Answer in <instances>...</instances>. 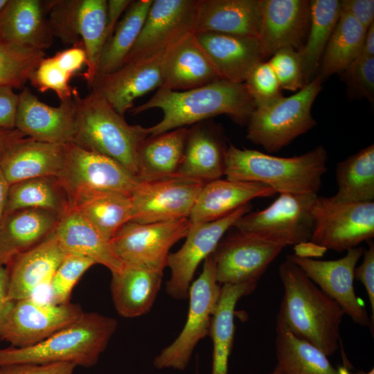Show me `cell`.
<instances>
[{
	"mask_svg": "<svg viewBox=\"0 0 374 374\" xmlns=\"http://www.w3.org/2000/svg\"><path fill=\"white\" fill-rule=\"evenodd\" d=\"M327 161L328 152L322 145L299 156L280 157L230 144L224 175L230 180L261 183L276 193L317 194Z\"/></svg>",
	"mask_w": 374,
	"mask_h": 374,
	"instance_id": "3957f363",
	"label": "cell"
},
{
	"mask_svg": "<svg viewBox=\"0 0 374 374\" xmlns=\"http://www.w3.org/2000/svg\"><path fill=\"white\" fill-rule=\"evenodd\" d=\"M195 35L222 80L244 83L254 66L265 60L258 38L218 33Z\"/></svg>",
	"mask_w": 374,
	"mask_h": 374,
	"instance_id": "603a6c76",
	"label": "cell"
},
{
	"mask_svg": "<svg viewBox=\"0 0 374 374\" xmlns=\"http://www.w3.org/2000/svg\"><path fill=\"white\" fill-rule=\"evenodd\" d=\"M310 240L337 252L355 248L374 237V202H348L317 196Z\"/></svg>",
	"mask_w": 374,
	"mask_h": 374,
	"instance_id": "8fae6325",
	"label": "cell"
},
{
	"mask_svg": "<svg viewBox=\"0 0 374 374\" xmlns=\"http://www.w3.org/2000/svg\"><path fill=\"white\" fill-rule=\"evenodd\" d=\"M8 0H0V13L7 4Z\"/></svg>",
	"mask_w": 374,
	"mask_h": 374,
	"instance_id": "6125c7cd",
	"label": "cell"
},
{
	"mask_svg": "<svg viewBox=\"0 0 374 374\" xmlns=\"http://www.w3.org/2000/svg\"><path fill=\"white\" fill-rule=\"evenodd\" d=\"M112 275V301L121 317L134 318L150 310L161 286L163 271L125 264L121 271Z\"/></svg>",
	"mask_w": 374,
	"mask_h": 374,
	"instance_id": "1f68e13d",
	"label": "cell"
},
{
	"mask_svg": "<svg viewBox=\"0 0 374 374\" xmlns=\"http://www.w3.org/2000/svg\"><path fill=\"white\" fill-rule=\"evenodd\" d=\"M283 249L238 231L222 238L211 254L216 280L220 285L258 283Z\"/></svg>",
	"mask_w": 374,
	"mask_h": 374,
	"instance_id": "5bb4252c",
	"label": "cell"
},
{
	"mask_svg": "<svg viewBox=\"0 0 374 374\" xmlns=\"http://www.w3.org/2000/svg\"><path fill=\"white\" fill-rule=\"evenodd\" d=\"M322 82L317 75L294 94L256 107L247 122V139L274 152L311 130L317 123L311 109Z\"/></svg>",
	"mask_w": 374,
	"mask_h": 374,
	"instance_id": "8992f818",
	"label": "cell"
},
{
	"mask_svg": "<svg viewBox=\"0 0 374 374\" xmlns=\"http://www.w3.org/2000/svg\"><path fill=\"white\" fill-rule=\"evenodd\" d=\"M15 304L8 299V274L6 267L0 265V340Z\"/></svg>",
	"mask_w": 374,
	"mask_h": 374,
	"instance_id": "db71d44e",
	"label": "cell"
},
{
	"mask_svg": "<svg viewBox=\"0 0 374 374\" xmlns=\"http://www.w3.org/2000/svg\"><path fill=\"white\" fill-rule=\"evenodd\" d=\"M296 247V253L294 255L300 257L312 258L313 256H320L327 250L319 245H317L311 241L297 244Z\"/></svg>",
	"mask_w": 374,
	"mask_h": 374,
	"instance_id": "6f0895ef",
	"label": "cell"
},
{
	"mask_svg": "<svg viewBox=\"0 0 374 374\" xmlns=\"http://www.w3.org/2000/svg\"><path fill=\"white\" fill-rule=\"evenodd\" d=\"M75 114L74 96L52 107L24 87L19 94L15 129L38 141L61 145L73 143Z\"/></svg>",
	"mask_w": 374,
	"mask_h": 374,
	"instance_id": "ffe728a7",
	"label": "cell"
},
{
	"mask_svg": "<svg viewBox=\"0 0 374 374\" xmlns=\"http://www.w3.org/2000/svg\"><path fill=\"white\" fill-rule=\"evenodd\" d=\"M364 249L357 247L346 251L337 260H319L294 254L286 258L297 265L326 294L335 300L356 323L368 327L373 335V326L363 303L355 292L354 272L363 256Z\"/></svg>",
	"mask_w": 374,
	"mask_h": 374,
	"instance_id": "2e32d148",
	"label": "cell"
},
{
	"mask_svg": "<svg viewBox=\"0 0 374 374\" xmlns=\"http://www.w3.org/2000/svg\"><path fill=\"white\" fill-rule=\"evenodd\" d=\"M44 55V51L19 46L0 37V87H24Z\"/></svg>",
	"mask_w": 374,
	"mask_h": 374,
	"instance_id": "b9f144b4",
	"label": "cell"
},
{
	"mask_svg": "<svg viewBox=\"0 0 374 374\" xmlns=\"http://www.w3.org/2000/svg\"><path fill=\"white\" fill-rule=\"evenodd\" d=\"M244 84L256 108L283 96L277 77L268 62H260L251 70Z\"/></svg>",
	"mask_w": 374,
	"mask_h": 374,
	"instance_id": "bcb514c9",
	"label": "cell"
},
{
	"mask_svg": "<svg viewBox=\"0 0 374 374\" xmlns=\"http://www.w3.org/2000/svg\"><path fill=\"white\" fill-rule=\"evenodd\" d=\"M340 2L341 11L351 15L366 30L374 23L373 0H344Z\"/></svg>",
	"mask_w": 374,
	"mask_h": 374,
	"instance_id": "f5cc1de1",
	"label": "cell"
},
{
	"mask_svg": "<svg viewBox=\"0 0 374 374\" xmlns=\"http://www.w3.org/2000/svg\"><path fill=\"white\" fill-rule=\"evenodd\" d=\"M363 260L361 265L355 267L354 277L359 280L366 291L371 310V321L374 326V243L368 241V247L364 250Z\"/></svg>",
	"mask_w": 374,
	"mask_h": 374,
	"instance_id": "681fc988",
	"label": "cell"
},
{
	"mask_svg": "<svg viewBox=\"0 0 374 374\" xmlns=\"http://www.w3.org/2000/svg\"><path fill=\"white\" fill-rule=\"evenodd\" d=\"M48 24L54 37L63 43L82 42L87 69L82 76L91 87L105 44L106 0H55L45 1Z\"/></svg>",
	"mask_w": 374,
	"mask_h": 374,
	"instance_id": "52a82bcc",
	"label": "cell"
},
{
	"mask_svg": "<svg viewBox=\"0 0 374 374\" xmlns=\"http://www.w3.org/2000/svg\"><path fill=\"white\" fill-rule=\"evenodd\" d=\"M65 145L29 137L12 145L0 155V167L10 186L28 179L57 177L64 164Z\"/></svg>",
	"mask_w": 374,
	"mask_h": 374,
	"instance_id": "4316f807",
	"label": "cell"
},
{
	"mask_svg": "<svg viewBox=\"0 0 374 374\" xmlns=\"http://www.w3.org/2000/svg\"><path fill=\"white\" fill-rule=\"evenodd\" d=\"M227 146L213 124L200 122L188 129L176 176L207 183L224 175Z\"/></svg>",
	"mask_w": 374,
	"mask_h": 374,
	"instance_id": "d4e9b609",
	"label": "cell"
},
{
	"mask_svg": "<svg viewBox=\"0 0 374 374\" xmlns=\"http://www.w3.org/2000/svg\"><path fill=\"white\" fill-rule=\"evenodd\" d=\"M132 1L131 0L107 1L105 43L113 35L122 15L125 12Z\"/></svg>",
	"mask_w": 374,
	"mask_h": 374,
	"instance_id": "11a10c76",
	"label": "cell"
},
{
	"mask_svg": "<svg viewBox=\"0 0 374 374\" xmlns=\"http://www.w3.org/2000/svg\"><path fill=\"white\" fill-rule=\"evenodd\" d=\"M260 17V0H199L193 33L258 38Z\"/></svg>",
	"mask_w": 374,
	"mask_h": 374,
	"instance_id": "83f0119b",
	"label": "cell"
},
{
	"mask_svg": "<svg viewBox=\"0 0 374 374\" xmlns=\"http://www.w3.org/2000/svg\"><path fill=\"white\" fill-rule=\"evenodd\" d=\"M196 374H199V373L197 371Z\"/></svg>",
	"mask_w": 374,
	"mask_h": 374,
	"instance_id": "e7e4bbea",
	"label": "cell"
},
{
	"mask_svg": "<svg viewBox=\"0 0 374 374\" xmlns=\"http://www.w3.org/2000/svg\"><path fill=\"white\" fill-rule=\"evenodd\" d=\"M190 226L188 218L148 224L129 222L110 244L124 264L163 271L171 247L186 236Z\"/></svg>",
	"mask_w": 374,
	"mask_h": 374,
	"instance_id": "7c38bea8",
	"label": "cell"
},
{
	"mask_svg": "<svg viewBox=\"0 0 374 374\" xmlns=\"http://www.w3.org/2000/svg\"><path fill=\"white\" fill-rule=\"evenodd\" d=\"M221 288L215 278L211 255L204 260L200 275L190 286L189 309L184 328L175 341L154 357L155 368L181 371L187 368L197 344L209 335Z\"/></svg>",
	"mask_w": 374,
	"mask_h": 374,
	"instance_id": "ba28073f",
	"label": "cell"
},
{
	"mask_svg": "<svg viewBox=\"0 0 374 374\" xmlns=\"http://www.w3.org/2000/svg\"><path fill=\"white\" fill-rule=\"evenodd\" d=\"M278 275L283 296L276 324L328 357L334 355L341 344L340 326L346 315L342 308L287 258Z\"/></svg>",
	"mask_w": 374,
	"mask_h": 374,
	"instance_id": "6da1fadb",
	"label": "cell"
},
{
	"mask_svg": "<svg viewBox=\"0 0 374 374\" xmlns=\"http://www.w3.org/2000/svg\"><path fill=\"white\" fill-rule=\"evenodd\" d=\"M337 191L334 197L348 202L374 199V145L365 147L338 163Z\"/></svg>",
	"mask_w": 374,
	"mask_h": 374,
	"instance_id": "60d3db41",
	"label": "cell"
},
{
	"mask_svg": "<svg viewBox=\"0 0 374 374\" xmlns=\"http://www.w3.org/2000/svg\"><path fill=\"white\" fill-rule=\"evenodd\" d=\"M268 374H282L279 368L276 366L274 369Z\"/></svg>",
	"mask_w": 374,
	"mask_h": 374,
	"instance_id": "be15d7a7",
	"label": "cell"
},
{
	"mask_svg": "<svg viewBox=\"0 0 374 374\" xmlns=\"http://www.w3.org/2000/svg\"><path fill=\"white\" fill-rule=\"evenodd\" d=\"M199 0H153L123 64L164 52L194 31Z\"/></svg>",
	"mask_w": 374,
	"mask_h": 374,
	"instance_id": "e0dca14e",
	"label": "cell"
},
{
	"mask_svg": "<svg viewBox=\"0 0 374 374\" xmlns=\"http://www.w3.org/2000/svg\"><path fill=\"white\" fill-rule=\"evenodd\" d=\"M116 328L117 321L112 317L84 312L73 323L36 344L0 349V367L60 362L91 367L98 362Z\"/></svg>",
	"mask_w": 374,
	"mask_h": 374,
	"instance_id": "5b68a950",
	"label": "cell"
},
{
	"mask_svg": "<svg viewBox=\"0 0 374 374\" xmlns=\"http://www.w3.org/2000/svg\"><path fill=\"white\" fill-rule=\"evenodd\" d=\"M256 286V283L222 285L208 335L213 341L211 374H228L235 335V308L238 301L251 294Z\"/></svg>",
	"mask_w": 374,
	"mask_h": 374,
	"instance_id": "836d02e7",
	"label": "cell"
},
{
	"mask_svg": "<svg viewBox=\"0 0 374 374\" xmlns=\"http://www.w3.org/2000/svg\"><path fill=\"white\" fill-rule=\"evenodd\" d=\"M76 366L72 363H19L2 366L0 374H73Z\"/></svg>",
	"mask_w": 374,
	"mask_h": 374,
	"instance_id": "c3c4849f",
	"label": "cell"
},
{
	"mask_svg": "<svg viewBox=\"0 0 374 374\" xmlns=\"http://www.w3.org/2000/svg\"><path fill=\"white\" fill-rule=\"evenodd\" d=\"M359 55L374 57V23L367 28Z\"/></svg>",
	"mask_w": 374,
	"mask_h": 374,
	"instance_id": "680465c9",
	"label": "cell"
},
{
	"mask_svg": "<svg viewBox=\"0 0 374 374\" xmlns=\"http://www.w3.org/2000/svg\"><path fill=\"white\" fill-rule=\"evenodd\" d=\"M153 108L163 112L162 119L147 127L148 136L195 125L225 114L239 124L247 123L256 105L244 83L218 80L185 91L158 89L145 103L130 110L138 114Z\"/></svg>",
	"mask_w": 374,
	"mask_h": 374,
	"instance_id": "7a4b0ae2",
	"label": "cell"
},
{
	"mask_svg": "<svg viewBox=\"0 0 374 374\" xmlns=\"http://www.w3.org/2000/svg\"><path fill=\"white\" fill-rule=\"evenodd\" d=\"M57 178L69 197L70 206L79 197L99 192L130 197L140 183L116 161L73 143L65 145L64 164Z\"/></svg>",
	"mask_w": 374,
	"mask_h": 374,
	"instance_id": "30bf717a",
	"label": "cell"
},
{
	"mask_svg": "<svg viewBox=\"0 0 374 374\" xmlns=\"http://www.w3.org/2000/svg\"><path fill=\"white\" fill-rule=\"evenodd\" d=\"M66 255L54 231L37 245L14 257L6 265L8 299L17 301L34 297L41 287H49Z\"/></svg>",
	"mask_w": 374,
	"mask_h": 374,
	"instance_id": "7402d4cb",
	"label": "cell"
},
{
	"mask_svg": "<svg viewBox=\"0 0 374 374\" xmlns=\"http://www.w3.org/2000/svg\"><path fill=\"white\" fill-rule=\"evenodd\" d=\"M152 1L136 0L130 4L103 47L93 85L123 65L141 33Z\"/></svg>",
	"mask_w": 374,
	"mask_h": 374,
	"instance_id": "d590c367",
	"label": "cell"
},
{
	"mask_svg": "<svg viewBox=\"0 0 374 374\" xmlns=\"http://www.w3.org/2000/svg\"><path fill=\"white\" fill-rule=\"evenodd\" d=\"M24 137L26 136L17 129L0 128V155Z\"/></svg>",
	"mask_w": 374,
	"mask_h": 374,
	"instance_id": "9f6ffc18",
	"label": "cell"
},
{
	"mask_svg": "<svg viewBox=\"0 0 374 374\" xmlns=\"http://www.w3.org/2000/svg\"><path fill=\"white\" fill-rule=\"evenodd\" d=\"M350 374H374V370H373V368H372L371 370H370L368 372H366L365 371H363V370H359V371H357L356 372H353V373L350 372Z\"/></svg>",
	"mask_w": 374,
	"mask_h": 374,
	"instance_id": "94428289",
	"label": "cell"
},
{
	"mask_svg": "<svg viewBox=\"0 0 374 374\" xmlns=\"http://www.w3.org/2000/svg\"><path fill=\"white\" fill-rule=\"evenodd\" d=\"M71 76L62 70L53 57H44L30 77L32 85L40 92L53 90L60 102L73 98L75 89L69 82Z\"/></svg>",
	"mask_w": 374,
	"mask_h": 374,
	"instance_id": "ee69618b",
	"label": "cell"
},
{
	"mask_svg": "<svg viewBox=\"0 0 374 374\" xmlns=\"http://www.w3.org/2000/svg\"><path fill=\"white\" fill-rule=\"evenodd\" d=\"M55 236L66 253L89 258L112 274L121 271L124 262L107 240L80 212L70 208L59 220Z\"/></svg>",
	"mask_w": 374,
	"mask_h": 374,
	"instance_id": "4dcf8cb0",
	"label": "cell"
},
{
	"mask_svg": "<svg viewBox=\"0 0 374 374\" xmlns=\"http://www.w3.org/2000/svg\"><path fill=\"white\" fill-rule=\"evenodd\" d=\"M163 53L123 64L91 87L121 116L133 108L134 100L163 85Z\"/></svg>",
	"mask_w": 374,
	"mask_h": 374,
	"instance_id": "44dd1931",
	"label": "cell"
},
{
	"mask_svg": "<svg viewBox=\"0 0 374 374\" xmlns=\"http://www.w3.org/2000/svg\"><path fill=\"white\" fill-rule=\"evenodd\" d=\"M78 304H55L34 297L15 301L2 340L22 348L36 344L71 325L84 313Z\"/></svg>",
	"mask_w": 374,
	"mask_h": 374,
	"instance_id": "ac0fdd59",
	"label": "cell"
},
{
	"mask_svg": "<svg viewBox=\"0 0 374 374\" xmlns=\"http://www.w3.org/2000/svg\"><path fill=\"white\" fill-rule=\"evenodd\" d=\"M205 184L178 176L140 181L130 196V222L148 224L189 218Z\"/></svg>",
	"mask_w": 374,
	"mask_h": 374,
	"instance_id": "4fadbf2b",
	"label": "cell"
},
{
	"mask_svg": "<svg viewBox=\"0 0 374 374\" xmlns=\"http://www.w3.org/2000/svg\"><path fill=\"white\" fill-rule=\"evenodd\" d=\"M275 194L271 188L261 183L228 179L211 181L201 190L188 219L191 224L215 221L249 204L255 198Z\"/></svg>",
	"mask_w": 374,
	"mask_h": 374,
	"instance_id": "484cf974",
	"label": "cell"
},
{
	"mask_svg": "<svg viewBox=\"0 0 374 374\" xmlns=\"http://www.w3.org/2000/svg\"><path fill=\"white\" fill-rule=\"evenodd\" d=\"M60 217L39 208L4 214L0 223V265L37 245L54 233Z\"/></svg>",
	"mask_w": 374,
	"mask_h": 374,
	"instance_id": "f546056e",
	"label": "cell"
},
{
	"mask_svg": "<svg viewBox=\"0 0 374 374\" xmlns=\"http://www.w3.org/2000/svg\"><path fill=\"white\" fill-rule=\"evenodd\" d=\"M250 204L237 209L219 220L191 224L181 247L170 253L168 266L170 278L166 282V292L175 299L188 298L194 274L199 264L211 256L226 232L235 222L251 210Z\"/></svg>",
	"mask_w": 374,
	"mask_h": 374,
	"instance_id": "9a60e30c",
	"label": "cell"
},
{
	"mask_svg": "<svg viewBox=\"0 0 374 374\" xmlns=\"http://www.w3.org/2000/svg\"><path fill=\"white\" fill-rule=\"evenodd\" d=\"M23 208L46 210L61 218L71 206L59 179L56 177H44L10 186L4 214Z\"/></svg>",
	"mask_w": 374,
	"mask_h": 374,
	"instance_id": "8d00e7d4",
	"label": "cell"
},
{
	"mask_svg": "<svg viewBox=\"0 0 374 374\" xmlns=\"http://www.w3.org/2000/svg\"><path fill=\"white\" fill-rule=\"evenodd\" d=\"M276 366L282 374H350V368H335L319 348L276 325Z\"/></svg>",
	"mask_w": 374,
	"mask_h": 374,
	"instance_id": "e575fe53",
	"label": "cell"
},
{
	"mask_svg": "<svg viewBox=\"0 0 374 374\" xmlns=\"http://www.w3.org/2000/svg\"><path fill=\"white\" fill-rule=\"evenodd\" d=\"M307 38L298 51L308 84L319 69L322 55L341 15L339 0H312Z\"/></svg>",
	"mask_w": 374,
	"mask_h": 374,
	"instance_id": "74e56055",
	"label": "cell"
},
{
	"mask_svg": "<svg viewBox=\"0 0 374 374\" xmlns=\"http://www.w3.org/2000/svg\"><path fill=\"white\" fill-rule=\"evenodd\" d=\"M73 143L109 157L137 177L138 152L148 136L147 127L130 125L97 93L80 98L75 92Z\"/></svg>",
	"mask_w": 374,
	"mask_h": 374,
	"instance_id": "277c9868",
	"label": "cell"
},
{
	"mask_svg": "<svg viewBox=\"0 0 374 374\" xmlns=\"http://www.w3.org/2000/svg\"><path fill=\"white\" fill-rule=\"evenodd\" d=\"M19 94L10 87H0V128L15 129Z\"/></svg>",
	"mask_w": 374,
	"mask_h": 374,
	"instance_id": "816d5d0a",
	"label": "cell"
},
{
	"mask_svg": "<svg viewBox=\"0 0 374 374\" xmlns=\"http://www.w3.org/2000/svg\"><path fill=\"white\" fill-rule=\"evenodd\" d=\"M10 184L0 167V223L5 213Z\"/></svg>",
	"mask_w": 374,
	"mask_h": 374,
	"instance_id": "91938a15",
	"label": "cell"
},
{
	"mask_svg": "<svg viewBox=\"0 0 374 374\" xmlns=\"http://www.w3.org/2000/svg\"><path fill=\"white\" fill-rule=\"evenodd\" d=\"M161 73V87L173 91L188 90L221 79L193 32L163 52Z\"/></svg>",
	"mask_w": 374,
	"mask_h": 374,
	"instance_id": "cb8c5ba5",
	"label": "cell"
},
{
	"mask_svg": "<svg viewBox=\"0 0 374 374\" xmlns=\"http://www.w3.org/2000/svg\"><path fill=\"white\" fill-rule=\"evenodd\" d=\"M71 208L80 212L109 241L132 218L130 197L116 193L82 196L71 204Z\"/></svg>",
	"mask_w": 374,
	"mask_h": 374,
	"instance_id": "f35d334b",
	"label": "cell"
},
{
	"mask_svg": "<svg viewBox=\"0 0 374 374\" xmlns=\"http://www.w3.org/2000/svg\"><path fill=\"white\" fill-rule=\"evenodd\" d=\"M317 196L279 193L269 206L244 214L233 226L283 248L310 241L314 226L312 207Z\"/></svg>",
	"mask_w": 374,
	"mask_h": 374,
	"instance_id": "9c48e42d",
	"label": "cell"
},
{
	"mask_svg": "<svg viewBox=\"0 0 374 374\" xmlns=\"http://www.w3.org/2000/svg\"><path fill=\"white\" fill-rule=\"evenodd\" d=\"M341 73L350 91L373 103L374 57L359 55Z\"/></svg>",
	"mask_w": 374,
	"mask_h": 374,
	"instance_id": "7dc6e473",
	"label": "cell"
},
{
	"mask_svg": "<svg viewBox=\"0 0 374 374\" xmlns=\"http://www.w3.org/2000/svg\"><path fill=\"white\" fill-rule=\"evenodd\" d=\"M281 89L296 91L307 83L299 51L292 47L277 51L268 61Z\"/></svg>",
	"mask_w": 374,
	"mask_h": 374,
	"instance_id": "f6af8a7d",
	"label": "cell"
},
{
	"mask_svg": "<svg viewBox=\"0 0 374 374\" xmlns=\"http://www.w3.org/2000/svg\"><path fill=\"white\" fill-rule=\"evenodd\" d=\"M96 262L91 259L66 253L51 279L49 301L55 304L69 303L72 290L81 276Z\"/></svg>",
	"mask_w": 374,
	"mask_h": 374,
	"instance_id": "7bdbcfd3",
	"label": "cell"
},
{
	"mask_svg": "<svg viewBox=\"0 0 374 374\" xmlns=\"http://www.w3.org/2000/svg\"><path fill=\"white\" fill-rule=\"evenodd\" d=\"M188 128L180 127L148 136L138 152L140 181L176 176L181 162Z\"/></svg>",
	"mask_w": 374,
	"mask_h": 374,
	"instance_id": "d6a6232c",
	"label": "cell"
},
{
	"mask_svg": "<svg viewBox=\"0 0 374 374\" xmlns=\"http://www.w3.org/2000/svg\"><path fill=\"white\" fill-rule=\"evenodd\" d=\"M46 12L43 1L8 0L0 13V37L19 46L44 51L54 38Z\"/></svg>",
	"mask_w": 374,
	"mask_h": 374,
	"instance_id": "f1b7e54d",
	"label": "cell"
},
{
	"mask_svg": "<svg viewBox=\"0 0 374 374\" xmlns=\"http://www.w3.org/2000/svg\"><path fill=\"white\" fill-rule=\"evenodd\" d=\"M260 7L258 39L264 60L285 47L299 51L310 28V1L260 0Z\"/></svg>",
	"mask_w": 374,
	"mask_h": 374,
	"instance_id": "d6986e66",
	"label": "cell"
},
{
	"mask_svg": "<svg viewBox=\"0 0 374 374\" xmlns=\"http://www.w3.org/2000/svg\"><path fill=\"white\" fill-rule=\"evenodd\" d=\"M366 30L348 13L341 12L320 62L318 75L322 81L342 72L360 55Z\"/></svg>",
	"mask_w": 374,
	"mask_h": 374,
	"instance_id": "ab89813d",
	"label": "cell"
},
{
	"mask_svg": "<svg viewBox=\"0 0 374 374\" xmlns=\"http://www.w3.org/2000/svg\"><path fill=\"white\" fill-rule=\"evenodd\" d=\"M56 64L71 77L87 63V56L82 42L57 52L52 56Z\"/></svg>",
	"mask_w": 374,
	"mask_h": 374,
	"instance_id": "f907efd6",
	"label": "cell"
}]
</instances>
